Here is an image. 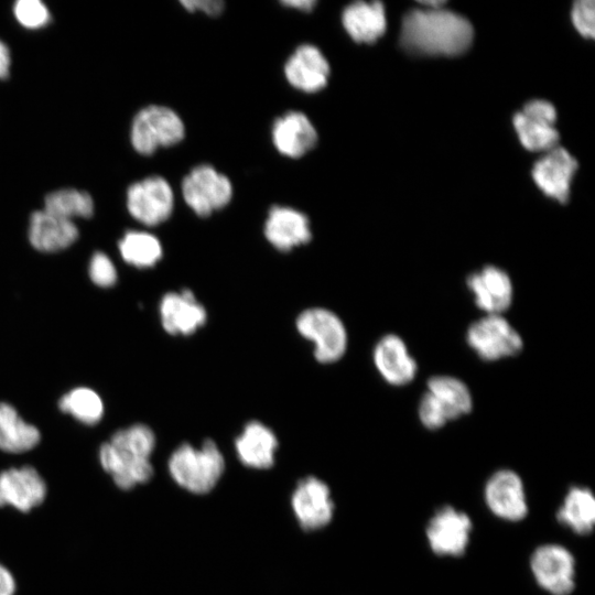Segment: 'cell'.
Returning a JSON list of instances; mask_svg holds the SVG:
<instances>
[{
  "label": "cell",
  "mask_w": 595,
  "mask_h": 595,
  "mask_svg": "<svg viewBox=\"0 0 595 595\" xmlns=\"http://www.w3.org/2000/svg\"><path fill=\"white\" fill-rule=\"evenodd\" d=\"M293 513L303 530L326 527L333 519L335 505L326 483L315 476L302 478L291 496Z\"/></svg>",
  "instance_id": "obj_12"
},
{
  "label": "cell",
  "mask_w": 595,
  "mask_h": 595,
  "mask_svg": "<svg viewBox=\"0 0 595 595\" xmlns=\"http://www.w3.org/2000/svg\"><path fill=\"white\" fill-rule=\"evenodd\" d=\"M88 274L90 280L100 288H110L118 279L112 260L101 251H97L91 256Z\"/></svg>",
  "instance_id": "obj_32"
},
{
  "label": "cell",
  "mask_w": 595,
  "mask_h": 595,
  "mask_svg": "<svg viewBox=\"0 0 595 595\" xmlns=\"http://www.w3.org/2000/svg\"><path fill=\"white\" fill-rule=\"evenodd\" d=\"M329 65L323 53L312 44L300 45L288 58L284 74L295 88L315 93L324 88L329 77Z\"/></svg>",
  "instance_id": "obj_18"
},
{
  "label": "cell",
  "mask_w": 595,
  "mask_h": 595,
  "mask_svg": "<svg viewBox=\"0 0 595 595\" xmlns=\"http://www.w3.org/2000/svg\"><path fill=\"white\" fill-rule=\"evenodd\" d=\"M121 258L137 268L153 267L163 255L160 240L142 230H128L119 241Z\"/></svg>",
  "instance_id": "obj_28"
},
{
  "label": "cell",
  "mask_w": 595,
  "mask_h": 595,
  "mask_svg": "<svg viewBox=\"0 0 595 595\" xmlns=\"http://www.w3.org/2000/svg\"><path fill=\"white\" fill-rule=\"evenodd\" d=\"M554 106L541 99L527 102L513 117V126L522 145L530 151H549L556 147Z\"/></svg>",
  "instance_id": "obj_13"
},
{
  "label": "cell",
  "mask_w": 595,
  "mask_h": 595,
  "mask_svg": "<svg viewBox=\"0 0 595 595\" xmlns=\"http://www.w3.org/2000/svg\"><path fill=\"white\" fill-rule=\"evenodd\" d=\"M473 531V521L463 510L443 506L435 510L425 527L431 551L439 556L457 558L465 554Z\"/></svg>",
  "instance_id": "obj_7"
},
{
  "label": "cell",
  "mask_w": 595,
  "mask_h": 595,
  "mask_svg": "<svg viewBox=\"0 0 595 595\" xmlns=\"http://www.w3.org/2000/svg\"><path fill=\"white\" fill-rule=\"evenodd\" d=\"M282 3L284 6L300 9L303 11H311L316 4V1L315 0H288V1H282Z\"/></svg>",
  "instance_id": "obj_37"
},
{
  "label": "cell",
  "mask_w": 595,
  "mask_h": 595,
  "mask_svg": "<svg viewBox=\"0 0 595 595\" xmlns=\"http://www.w3.org/2000/svg\"><path fill=\"white\" fill-rule=\"evenodd\" d=\"M154 448V432L145 424L136 423L113 433L100 446L98 458L115 484L129 490L152 478L151 456Z\"/></svg>",
  "instance_id": "obj_2"
},
{
  "label": "cell",
  "mask_w": 595,
  "mask_h": 595,
  "mask_svg": "<svg viewBox=\"0 0 595 595\" xmlns=\"http://www.w3.org/2000/svg\"><path fill=\"white\" fill-rule=\"evenodd\" d=\"M473 36V26L463 15L442 7H425L404 15L400 42L411 53L453 56L465 52Z\"/></svg>",
  "instance_id": "obj_1"
},
{
  "label": "cell",
  "mask_w": 595,
  "mask_h": 595,
  "mask_svg": "<svg viewBox=\"0 0 595 595\" xmlns=\"http://www.w3.org/2000/svg\"><path fill=\"white\" fill-rule=\"evenodd\" d=\"M264 236L275 249L289 251L311 240L309 218L294 208L273 206L264 223Z\"/></svg>",
  "instance_id": "obj_21"
},
{
  "label": "cell",
  "mask_w": 595,
  "mask_h": 595,
  "mask_svg": "<svg viewBox=\"0 0 595 595\" xmlns=\"http://www.w3.org/2000/svg\"><path fill=\"white\" fill-rule=\"evenodd\" d=\"M374 363L381 377L392 386L411 382L418 370L405 343L396 334L385 335L376 344Z\"/></svg>",
  "instance_id": "obj_20"
},
{
  "label": "cell",
  "mask_w": 595,
  "mask_h": 595,
  "mask_svg": "<svg viewBox=\"0 0 595 595\" xmlns=\"http://www.w3.org/2000/svg\"><path fill=\"white\" fill-rule=\"evenodd\" d=\"M43 209L69 220L90 218L94 215L95 203L91 195L86 191L61 188L45 196Z\"/></svg>",
  "instance_id": "obj_29"
},
{
  "label": "cell",
  "mask_w": 595,
  "mask_h": 595,
  "mask_svg": "<svg viewBox=\"0 0 595 595\" xmlns=\"http://www.w3.org/2000/svg\"><path fill=\"white\" fill-rule=\"evenodd\" d=\"M575 29L585 37L595 34V7L593 0L576 1L571 12Z\"/></svg>",
  "instance_id": "obj_33"
},
{
  "label": "cell",
  "mask_w": 595,
  "mask_h": 595,
  "mask_svg": "<svg viewBox=\"0 0 595 595\" xmlns=\"http://www.w3.org/2000/svg\"><path fill=\"white\" fill-rule=\"evenodd\" d=\"M556 520L577 536L589 534L595 524V498L585 486H571L556 510Z\"/></svg>",
  "instance_id": "obj_26"
},
{
  "label": "cell",
  "mask_w": 595,
  "mask_h": 595,
  "mask_svg": "<svg viewBox=\"0 0 595 595\" xmlns=\"http://www.w3.org/2000/svg\"><path fill=\"white\" fill-rule=\"evenodd\" d=\"M225 458L217 444L205 440L199 447L177 446L167 461L172 479L183 489L204 495L212 491L225 472Z\"/></svg>",
  "instance_id": "obj_3"
},
{
  "label": "cell",
  "mask_w": 595,
  "mask_h": 595,
  "mask_svg": "<svg viewBox=\"0 0 595 595\" xmlns=\"http://www.w3.org/2000/svg\"><path fill=\"white\" fill-rule=\"evenodd\" d=\"M15 581L12 573L0 564V595H14Z\"/></svg>",
  "instance_id": "obj_35"
},
{
  "label": "cell",
  "mask_w": 595,
  "mask_h": 595,
  "mask_svg": "<svg viewBox=\"0 0 595 595\" xmlns=\"http://www.w3.org/2000/svg\"><path fill=\"white\" fill-rule=\"evenodd\" d=\"M181 3L188 11L202 10L212 17L219 15L225 7L221 0H184Z\"/></svg>",
  "instance_id": "obj_34"
},
{
  "label": "cell",
  "mask_w": 595,
  "mask_h": 595,
  "mask_svg": "<svg viewBox=\"0 0 595 595\" xmlns=\"http://www.w3.org/2000/svg\"><path fill=\"white\" fill-rule=\"evenodd\" d=\"M11 54L4 42L0 40V79H7L10 74Z\"/></svg>",
  "instance_id": "obj_36"
},
{
  "label": "cell",
  "mask_w": 595,
  "mask_h": 595,
  "mask_svg": "<svg viewBox=\"0 0 595 595\" xmlns=\"http://www.w3.org/2000/svg\"><path fill=\"white\" fill-rule=\"evenodd\" d=\"M342 22L355 42L372 43L386 31L385 7L379 1L353 2L344 9Z\"/></svg>",
  "instance_id": "obj_24"
},
{
  "label": "cell",
  "mask_w": 595,
  "mask_h": 595,
  "mask_svg": "<svg viewBox=\"0 0 595 595\" xmlns=\"http://www.w3.org/2000/svg\"><path fill=\"white\" fill-rule=\"evenodd\" d=\"M58 408L87 425L97 424L102 419L105 410L101 397L87 387L74 388L62 396Z\"/></svg>",
  "instance_id": "obj_30"
},
{
  "label": "cell",
  "mask_w": 595,
  "mask_h": 595,
  "mask_svg": "<svg viewBox=\"0 0 595 595\" xmlns=\"http://www.w3.org/2000/svg\"><path fill=\"white\" fill-rule=\"evenodd\" d=\"M162 327L171 335H191L207 320L205 307L190 290L169 292L159 305Z\"/></svg>",
  "instance_id": "obj_15"
},
{
  "label": "cell",
  "mask_w": 595,
  "mask_h": 595,
  "mask_svg": "<svg viewBox=\"0 0 595 595\" xmlns=\"http://www.w3.org/2000/svg\"><path fill=\"white\" fill-rule=\"evenodd\" d=\"M126 203L136 220L145 226H156L171 216L174 195L165 178L152 175L128 187Z\"/></svg>",
  "instance_id": "obj_10"
},
{
  "label": "cell",
  "mask_w": 595,
  "mask_h": 595,
  "mask_svg": "<svg viewBox=\"0 0 595 595\" xmlns=\"http://www.w3.org/2000/svg\"><path fill=\"white\" fill-rule=\"evenodd\" d=\"M576 169V160L564 148L555 147L536 162L532 176L545 195L565 203Z\"/></svg>",
  "instance_id": "obj_17"
},
{
  "label": "cell",
  "mask_w": 595,
  "mask_h": 595,
  "mask_svg": "<svg viewBox=\"0 0 595 595\" xmlns=\"http://www.w3.org/2000/svg\"><path fill=\"white\" fill-rule=\"evenodd\" d=\"M79 231L74 220L65 219L44 209L32 213L28 237L32 247L41 252H56L72 246Z\"/></svg>",
  "instance_id": "obj_19"
},
{
  "label": "cell",
  "mask_w": 595,
  "mask_h": 595,
  "mask_svg": "<svg viewBox=\"0 0 595 595\" xmlns=\"http://www.w3.org/2000/svg\"><path fill=\"white\" fill-rule=\"evenodd\" d=\"M484 500L489 511L505 521H521L529 512L523 480L512 469L502 468L489 476Z\"/></svg>",
  "instance_id": "obj_11"
},
{
  "label": "cell",
  "mask_w": 595,
  "mask_h": 595,
  "mask_svg": "<svg viewBox=\"0 0 595 595\" xmlns=\"http://www.w3.org/2000/svg\"><path fill=\"white\" fill-rule=\"evenodd\" d=\"M278 445L274 432L260 421L248 422L235 441L238 459L256 469L273 466Z\"/></svg>",
  "instance_id": "obj_22"
},
{
  "label": "cell",
  "mask_w": 595,
  "mask_h": 595,
  "mask_svg": "<svg viewBox=\"0 0 595 595\" xmlns=\"http://www.w3.org/2000/svg\"><path fill=\"white\" fill-rule=\"evenodd\" d=\"M186 204L201 216L225 207L231 199L232 186L229 178L213 166L203 164L194 167L182 182Z\"/></svg>",
  "instance_id": "obj_9"
},
{
  "label": "cell",
  "mask_w": 595,
  "mask_h": 595,
  "mask_svg": "<svg viewBox=\"0 0 595 595\" xmlns=\"http://www.w3.org/2000/svg\"><path fill=\"white\" fill-rule=\"evenodd\" d=\"M272 141L280 153L295 159L315 147L317 132L306 115L289 111L274 121Z\"/></svg>",
  "instance_id": "obj_23"
},
{
  "label": "cell",
  "mask_w": 595,
  "mask_h": 595,
  "mask_svg": "<svg viewBox=\"0 0 595 595\" xmlns=\"http://www.w3.org/2000/svg\"><path fill=\"white\" fill-rule=\"evenodd\" d=\"M467 344L486 361L515 356L522 349L519 333L501 315L490 314L474 322L466 334Z\"/></svg>",
  "instance_id": "obj_8"
},
{
  "label": "cell",
  "mask_w": 595,
  "mask_h": 595,
  "mask_svg": "<svg viewBox=\"0 0 595 595\" xmlns=\"http://www.w3.org/2000/svg\"><path fill=\"white\" fill-rule=\"evenodd\" d=\"M13 14L23 28L31 30L41 29L51 21L48 8L40 0H18Z\"/></svg>",
  "instance_id": "obj_31"
},
{
  "label": "cell",
  "mask_w": 595,
  "mask_h": 595,
  "mask_svg": "<svg viewBox=\"0 0 595 595\" xmlns=\"http://www.w3.org/2000/svg\"><path fill=\"white\" fill-rule=\"evenodd\" d=\"M41 441L39 429L23 420L15 408L0 402V450L7 453H24Z\"/></svg>",
  "instance_id": "obj_27"
},
{
  "label": "cell",
  "mask_w": 595,
  "mask_h": 595,
  "mask_svg": "<svg viewBox=\"0 0 595 595\" xmlns=\"http://www.w3.org/2000/svg\"><path fill=\"white\" fill-rule=\"evenodd\" d=\"M467 286L473 294L477 307L487 315H500L512 302V283L504 270L495 266H486L472 273Z\"/></svg>",
  "instance_id": "obj_16"
},
{
  "label": "cell",
  "mask_w": 595,
  "mask_h": 595,
  "mask_svg": "<svg viewBox=\"0 0 595 595\" xmlns=\"http://www.w3.org/2000/svg\"><path fill=\"white\" fill-rule=\"evenodd\" d=\"M184 134V123L174 110L165 106L150 105L134 116L130 141L138 153L150 155L160 147L178 143Z\"/></svg>",
  "instance_id": "obj_4"
},
{
  "label": "cell",
  "mask_w": 595,
  "mask_h": 595,
  "mask_svg": "<svg viewBox=\"0 0 595 595\" xmlns=\"http://www.w3.org/2000/svg\"><path fill=\"white\" fill-rule=\"evenodd\" d=\"M425 394L431 399L446 422L470 412L473 399L467 386L450 376H435L428 381Z\"/></svg>",
  "instance_id": "obj_25"
},
{
  "label": "cell",
  "mask_w": 595,
  "mask_h": 595,
  "mask_svg": "<svg viewBox=\"0 0 595 595\" xmlns=\"http://www.w3.org/2000/svg\"><path fill=\"white\" fill-rule=\"evenodd\" d=\"M301 336L314 344V356L322 364L339 360L346 351L348 337L342 320L331 310L311 307L296 318Z\"/></svg>",
  "instance_id": "obj_5"
},
{
  "label": "cell",
  "mask_w": 595,
  "mask_h": 595,
  "mask_svg": "<svg viewBox=\"0 0 595 595\" xmlns=\"http://www.w3.org/2000/svg\"><path fill=\"white\" fill-rule=\"evenodd\" d=\"M529 566L536 583L550 595H570L574 591L576 561L564 545H539L530 556Z\"/></svg>",
  "instance_id": "obj_6"
},
{
  "label": "cell",
  "mask_w": 595,
  "mask_h": 595,
  "mask_svg": "<svg viewBox=\"0 0 595 595\" xmlns=\"http://www.w3.org/2000/svg\"><path fill=\"white\" fill-rule=\"evenodd\" d=\"M46 494L45 480L32 466L11 467L0 473V507L11 506L26 512L40 506Z\"/></svg>",
  "instance_id": "obj_14"
}]
</instances>
